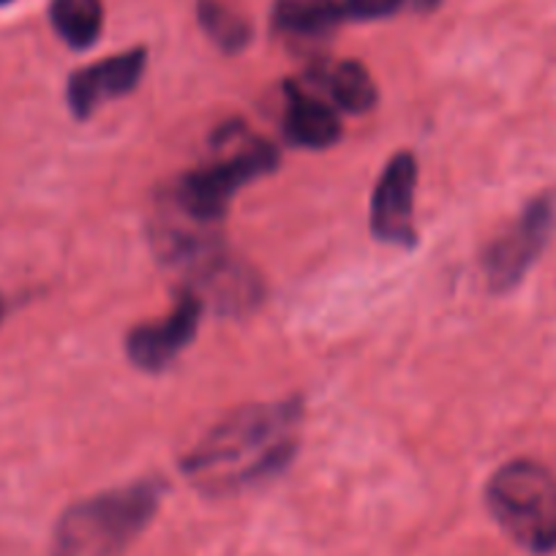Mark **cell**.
I'll return each mask as SVG.
<instances>
[{
	"label": "cell",
	"instance_id": "1",
	"mask_svg": "<svg viewBox=\"0 0 556 556\" xmlns=\"http://www.w3.org/2000/svg\"><path fill=\"white\" fill-rule=\"evenodd\" d=\"M301 399L235 409L180 462L186 478L207 494H229L278 475L298 453Z\"/></svg>",
	"mask_w": 556,
	"mask_h": 556
},
{
	"label": "cell",
	"instance_id": "2",
	"mask_svg": "<svg viewBox=\"0 0 556 556\" xmlns=\"http://www.w3.org/2000/svg\"><path fill=\"white\" fill-rule=\"evenodd\" d=\"M276 164L278 151L273 142L249 134L243 123H227L213 137L211 162L175 184L173 207L194 227L213 229L227 216L235 191L273 173Z\"/></svg>",
	"mask_w": 556,
	"mask_h": 556
},
{
	"label": "cell",
	"instance_id": "3",
	"mask_svg": "<svg viewBox=\"0 0 556 556\" xmlns=\"http://www.w3.org/2000/svg\"><path fill=\"white\" fill-rule=\"evenodd\" d=\"M164 485L139 480L77 502L61 516L52 556H121L156 516Z\"/></svg>",
	"mask_w": 556,
	"mask_h": 556
},
{
	"label": "cell",
	"instance_id": "4",
	"mask_svg": "<svg viewBox=\"0 0 556 556\" xmlns=\"http://www.w3.org/2000/svg\"><path fill=\"white\" fill-rule=\"evenodd\" d=\"M491 516L521 548L556 551V475L532 458H516L496 469L485 489Z\"/></svg>",
	"mask_w": 556,
	"mask_h": 556
},
{
	"label": "cell",
	"instance_id": "5",
	"mask_svg": "<svg viewBox=\"0 0 556 556\" xmlns=\"http://www.w3.org/2000/svg\"><path fill=\"white\" fill-rule=\"evenodd\" d=\"M556 227V189L534 197L521 216L485 249L483 267L491 290L507 292L534 265Z\"/></svg>",
	"mask_w": 556,
	"mask_h": 556
},
{
	"label": "cell",
	"instance_id": "6",
	"mask_svg": "<svg viewBox=\"0 0 556 556\" xmlns=\"http://www.w3.org/2000/svg\"><path fill=\"white\" fill-rule=\"evenodd\" d=\"M415 186L417 162L409 151H401L384 164L382 178L371 197V232L384 243L409 249L415 245Z\"/></svg>",
	"mask_w": 556,
	"mask_h": 556
},
{
	"label": "cell",
	"instance_id": "7",
	"mask_svg": "<svg viewBox=\"0 0 556 556\" xmlns=\"http://www.w3.org/2000/svg\"><path fill=\"white\" fill-rule=\"evenodd\" d=\"M202 319V301L197 292H180L178 303L167 317L137 325L126 336V352L134 366L159 371L173 363L194 341Z\"/></svg>",
	"mask_w": 556,
	"mask_h": 556
},
{
	"label": "cell",
	"instance_id": "8",
	"mask_svg": "<svg viewBox=\"0 0 556 556\" xmlns=\"http://www.w3.org/2000/svg\"><path fill=\"white\" fill-rule=\"evenodd\" d=\"M146 63V50L137 47V50L121 52V55H112L106 58V61L74 72L72 77H68L66 88V99L74 115H77L79 121H85V117L93 115L96 106L131 93V90L137 88L139 79H142Z\"/></svg>",
	"mask_w": 556,
	"mask_h": 556
},
{
	"label": "cell",
	"instance_id": "9",
	"mask_svg": "<svg viewBox=\"0 0 556 556\" xmlns=\"http://www.w3.org/2000/svg\"><path fill=\"white\" fill-rule=\"evenodd\" d=\"M285 101V134L292 146L328 148L339 142L341 123L323 96L303 83H287Z\"/></svg>",
	"mask_w": 556,
	"mask_h": 556
},
{
	"label": "cell",
	"instance_id": "10",
	"mask_svg": "<svg viewBox=\"0 0 556 556\" xmlns=\"http://www.w3.org/2000/svg\"><path fill=\"white\" fill-rule=\"evenodd\" d=\"M303 85L350 115H363L377 104V85L366 66H361L357 61L319 63L308 72V79Z\"/></svg>",
	"mask_w": 556,
	"mask_h": 556
},
{
	"label": "cell",
	"instance_id": "11",
	"mask_svg": "<svg viewBox=\"0 0 556 556\" xmlns=\"http://www.w3.org/2000/svg\"><path fill=\"white\" fill-rule=\"evenodd\" d=\"M341 20L344 14L336 0H276L273 3V28L298 45L328 41Z\"/></svg>",
	"mask_w": 556,
	"mask_h": 556
},
{
	"label": "cell",
	"instance_id": "12",
	"mask_svg": "<svg viewBox=\"0 0 556 556\" xmlns=\"http://www.w3.org/2000/svg\"><path fill=\"white\" fill-rule=\"evenodd\" d=\"M52 28L74 50L93 45L104 25L101 0H52L50 3Z\"/></svg>",
	"mask_w": 556,
	"mask_h": 556
},
{
	"label": "cell",
	"instance_id": "13",
	"mask_svg": "<svg viewBox=\"0 0 556 556\" xmlns=\"http://www.w3.org/2000/svg\"><path fill=\"white\" fill-rule=\"evenodd\" d=\"M197 14H200V25L205 28V34L224 52H238L249 45L251 25L232 9L224 7L222 0H200Z\"/></svg>",
	"mask_w": 556,
	"mask_h": 556
},
{
	"label": "cell",
	"instance_id": "14",
	"mask_svg": "<svg viewBox=\"0 0 556 556\" xmlns=\"http://www.w3.org/2000/svg\"><path fill=\"white\" fill-rule=\"evenodd\" d=\"M344 17L352 20H379L399 12L406 0H336Z\"/></svg>",
	"mask_w": 556,
	"mask_h": 556
},
{
	"label": "cell",
	"instance_id": "15",
	"mask_svg": "<svg viewBox=\"0 0 556 556\" xmlns=\"http://www.w3.org/2000/svg\"><path fill=\"white\" fill-rule=\"evenodd\" d=\"M7 3H12V0H0V7H7Z\"/></svg>",
	"mask_w": 556,
	"mask_h": 556
},
{
	"label": "cell",
	"instance_id": "16",
	"mask_svg": "<svg viewBox=\"0 0 556 556\" xmlns=\"http://www.w3.org/2000/svg\"><path fill=\"white\" fill-rule=\"evenodd\" d=\"M0 319H3V301H0Z\"/></svg>",
	"mask_w": 556,
	"mask_h": 556
}]
</instances>
